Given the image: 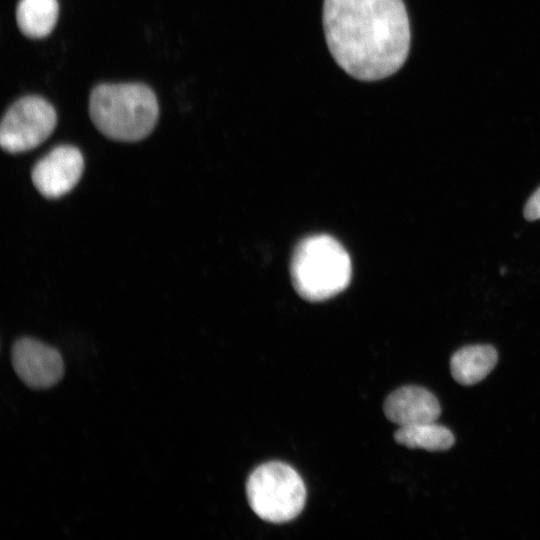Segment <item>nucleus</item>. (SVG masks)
<instances>
[{
  "instance_id": "nucleus-10",
  "label": "nucleus",
  "mask_w": 540,
  "mask_h": 540,
  "mask_svg": "<svg viewBox=\"0 0 540 540\" xmlns=\"http://www.w3.org/2000/svg\"><path fill=\"white\" fill-rule=\"evenodd\" d=\"M58 13L57 0H20L16 8V21L27 37L43 38L53 30Z\"/></svg>"
},
{
  "instance_id": "nucleus-6",
  "label": "nucleus",
  "mask_w": 540,
  "mask_h": 540,
  "mask_svg": "<svg viewBox=\"0 0 540 540\" xmlns=\"http://www.w3.org/2000/svg\"><path fill=\"white\" fill-rule=\"evenodd\" d=\"M12 366L18 377L33 389H47L64 374L60 352L37 339L22 337L11 349Z\"/></svg>"
},
{
  "instance_id": "nucleus-5",
  "label": "nucleus",
  "mask_w": 540,
  "mask_h": 540,
  "mask_svg": "<svg viewBox=\"0 0 540 540\" xmlns=\"http://www.w3.org/2000/svg\"><path fill=\"white\" fill-rule=\"evenodd\" d=\"M56 122V112L45 99L22 97L9 107L2 119L0 144L9 153L31 150L50 136Z\"/></svg>"
},
{
  "instance_id": "nucleus-8",
  "label": "nucleus",
  "mask_w": 540,
  "mask_h": 540,
  "mask_svg": "<svg viewBox=\"0 0 540 540\" xmlns=\"http://www.w3.org/2000/svg\"><path fill=\"white\" fill-rule=\"evenodd\" d=\"M384 414L399 427L435 422L441 415L436 396L426 388L408 385L396 389L384 401Z\"/></svg>"
},
{
  "instance_id": "nucleus-9",
  "label": "nucleus",
  "mask_w": 540,
  "mask_h": 540,
  "mask_svg": "<svg viewBox=\"0 0 540 540\" xmlns=\"http://www.w3.org/2000/svg\"><path fill=\"white\" fill-rule=\"evenodd\" d=\"M498 353L487 344L462 347L450 359L451 374L456 382L471 386L482 381L496 366Z\"/></svg>"
},
{
  "instance_id": "nucleus-2",
  "label": "nucleus",
  "mask_w": 540,
  "mask_h": 540,
  "mask_svg": "<svg viewBox=\"0 0 540 540\" xmlns=\"http://www.w3.org/2000/svg\"><path fill=\"white\" fill-rule=\"evenodd\" d=\"M89 113L106 137L132 142L153 130L159 108L154 92L144 84H100L90 94Z\"/></svg>"
},
{
  "instance_id": "nucleus-1",
  "label": "nucleus",
  "mask_w": 540,
  "mask_h": 540,
  "mask_svg": "<svg viewBox=\"0 0 540 540\" xmlns=\"http://www.w3.org/2000/svg\"><path fill=\"white\" fill-rule=\"evenodd\" d=\"M323 28L335 62L360 81L396 73L410 47L402 0H324Z\"/></svg>"
},
{
  "instance_id": "nucleus-3",
  "label": "nucleus",
  "mask_w": 540,
  "mask_h": 540,
  "mask_svg": "<svg viewBox=\"0 0 540 540\" xmlns=\"http://www.w3.org/2000/svg\"><path fill=\"white\" fill-rule=\"evenodd\" d=\"M291 277L297 292L309 301L329 299L349 284L351 261L344 247L328 235L310 236L296 247Z\"/></svg>"
},
{
  "instance_id": "nucleus-11",
  "label": "nucleus",
  "mask_w": 540,
  "mask_h": 540,
  "mask_svg": "<svg viewBox=\"0 0 540 540\" xmlns=\"http://www.w3.org/2000/svg\"><path fill=\"white\" fill-rule=\"evenodd\" d=\"M394 439L410 449L421 448L427 451H445L455 442L451 430L435 422L401 426L394 433Z\"/></svg>"
},
{
  "instance_id": "nucleus-7",
  "label": "nucleus",
  "mask_w": 540,
  "mask_h": 540,
  "mask_svg": "<svg viewBox=\"0 0 540 540\" xmlns=\"http://www.w3.org/2000/svg\"><path fill=\"white\" fill-rule=\"evenodd\" d=\"M84 169L79 149L71 145L54 147L32 168L34 186L46 198H58L78 183Z\"/></svg>"
},
{
  "instance_id": "nucleus-12",
  "label": "nucleus",
  "mask_w": 540,
  "mask_h": 540,
  "mask_svg": "<svg viewBox=\"0 0 540 540\" xmlns=\"http://www.w3.org/2000/svg\"><path fill=\"white\" fill-rule=\"evenodd\" d=\"M524 217L529 221L540 219V186L528 198L524 207Z\"/></svg>"
},
{
  "instance_id": "nucleus-4",
  "label": "nucleus",
  "mask_w": 540,
  "mask_h": 540,
  "mask_svg": "<svg viewBox=\"0 0 540 540\" xmlns=\"http://www.w3.org/2000/svg\"><path fill=\"white\" fill-rule=\"evenodd\" d=\"M248 503L254 513L270 523H285L297 517L306 501L300 475L283 462L258 466L246 483Z\"/></svg>"
}]
</instances>
